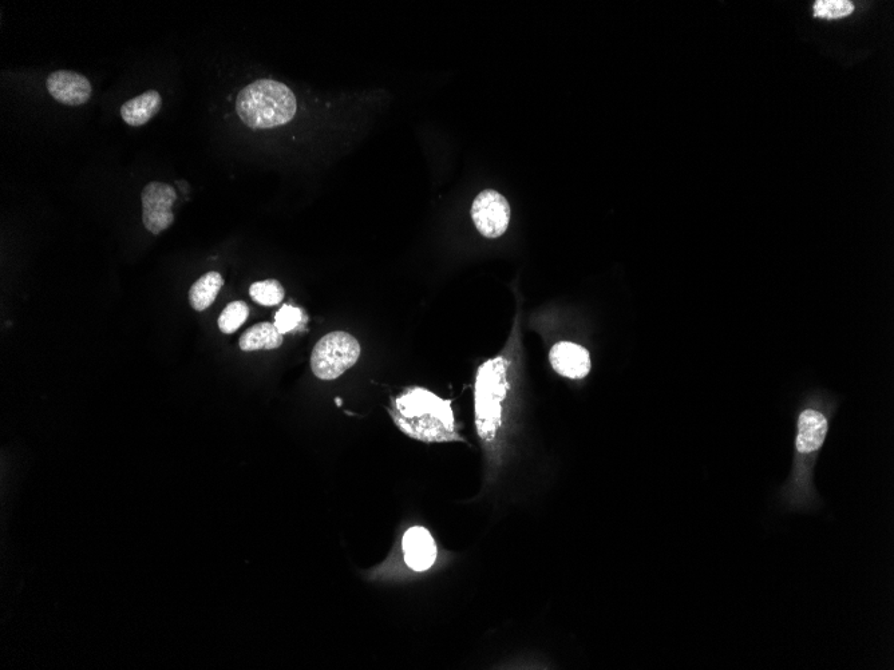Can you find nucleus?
I'll return each instance as SVG.
<instances>
[{
	"label": "nucleus",
	"mask_w": 894,
	"mask_h": 670,
	"mask_svg": "<svg viewBox=\"0 0 894 670\" xmlns=\"http://www.w3.org/2000/svg\"><path fill=\"white\" fill-rule=\"evenodd\" d=\"M390 414L399 430L421 442L462 440L456 431L450 400L439 398L426 388L414 387L403 392L394 400Z\"/></svg>",
	"instance_id": "f257e3e1"
},
{
	"label": "nucleus",
	"mask_w": 894,
	"mask_h": 670,
	"mask_svg": "<svg viewBox=\"0 0 894 670\" xmlns=\"http://www.w3.org/2000/svg\"><path fill=\"white\" fill-rule=\"evenodd\" d=\"M298 103L290 87L272 79H259L237 95L236 111L252 129H272L295 117Z\"/></svg>",
	"instance_id": "f03ea898"
},
{
	"label": "nucleus",
	"mask_w": 894,
	"mask_h": 670,
	"mask_svg": "<svg viewBox=\"0 0 894 670\" xmlns=\"http://www.w3.org/2000/svg\"><path fill=\"white\" fill-rule=\"evenodd\" d=\"M508 368V362L498 356L478 370L474 406L477 432L484 442H492L502 424V404L509 390Z\"/></svg>",
	"instance_id": "7ed1b4c3"
},
{
	"label": "nucleus",
	"mask_w": 894,
	"mask_h": 670,
	"mask_svg": "<svg viewBox=\"0 0 894 670\" xmlns=\"http://www.w3.org/2000/svg\"><path fill=\"white\" fill-rule=\"evenodd\" d=\"M361 356V344L347 332H331L316 343L311 368L320 380H335L354 367Z\"/></svg>",
	"instance_id": "20e7f679"
},
{
	"label": "nucleus",
	"mask_w": 894,
	"mask_h": 670,
	"mask_svg": "<svg viewBox=\"0 0 894 670\" xmlns=\"http://www.w3.org/2000/svg\"><path fill=\"white\" fill-rule=\"evenodd\" d=\"M142 221L153 235H160L174 222L173 204L177 193L173 186L164 182H150L141 194Z\"/></svg>",
	"instance_id": "39448f33"
},
{
	"label": "nucleus",
	"mask_w": 894,
	"mask_h": 670,
	"mask_svg": "<svg viewBox=\"0 0 894 670\" xmlns=\"http://www.w3.org/2000/svg\"><path fill=\"white\" fill-rule=\"evenodd\" d=\"M472 218L482 236L486 239H497L504 235L509 227V202L496 190H484L473 202Z\"/></svg>",
	"instance_id": "423d86ee"
},
{
	"label": "nucleus",
	"mask_w": 894,
	"mask_h": 670,
	"mask_svg": "<svg viewBox=\"0 0 894 670\" xmlns=\"http://www.w3.org/2000/svg\"><path fill=\"white\" fill-rule=\"evenodd\" d=\"M402 549L406 565L414 572H426L437 561V543L425 527H410L403 535Z\"/></svg>",
	"instance_id": "0eeeda50"
},
{
	"label": "nucleus",
	"mask_w": 894,
	"mask_h": 670,
	"mask_svg": "<svg viewBox=\"0 0 894 670\" xmlns=\"http://www.w3.org/2000/svg\"><path fill=\"white\" fill-rule=\"evenodd\" d=\"M47 90L55 101L63 105L79 106L92 97V85L89 79L74 71H55L47 78Z\"/></svg>",
	"instance_id": "6e6552de"
},
{
	"label": "nucleus",
	"mask_w": 894,
	"mask_h": 670,
	"mask_svg": "<svg viewBox=\"0 0 894 670\" xmlns=\"http://www.w3.org/2000/svg\"><path fill=\"white\" fill-rule=\"evenodd\" d=\"M553 370L564 378L584 379L591 371V356L584 347L571 342H560L549 352Z\"/></svg>",
	"instance_id": "1a4fd4ad"
},
{
	"label": "nucleus",
	"mask_w": 894,
	"mask_h": 670,
	"mask_svg": "<svg viewBox=\"0 0 894 670\" xmlns=\"http://www.w3.org/2000/svg\"><path fill=\"white\" fill-rule=\"evenodd\" d=\"M797 449L799 453H813L824 443L828 422L820 412L808 410L799 416Z\"/></svg>",
	"instance_id": "9d476101"
},
{
	"label": "nucleus",
	"mask_w": 894,
	"mask_h": 670,
	"mask_svg": "<svg viewBox=\"0 0 894 670\" xmlns=\"http://www.w3.org/2000/svg\"><path fill=\"white\" fill-rule=\"evenodd\" d=\"M162 99L156 90H148L138 97L130 99L121 107V117L130 126H142L148 124L158 111H160Z\"/></svg>",
	"instance_id": "9b49d317"
},
{
	"label": "nucleus",
	"mask_w": 894,
	"mask_h": 670,
	"mask_svg": "<svg viewBox=\"0 0 894 670\" xmlns=\"http://www.w3.org/2000/svg\"><path fill=\"white\" fill-rule=\"evenodd\" d=\"M283 344V333L275 324L260 323L253 325L241 335L239 346L245 352L260 350H276Z\"/></svg>",
	"instance_id": "f8f14e48"
},
{
	"label": "nucleus",
	"mask_w": 894,
	"mask_h": 670,
	"mask_svg": "<svg viewBox=\"0 0 894 670\" xmlns=\"http://www.w3.org/2000/svg\"><path fill=\"white\" fill-rule=\"evenodd\" d=\"M223 285L224 280L219 272H208L207 275L201 277L189 291L192 308L201 312L211 307Z\"/></svg>",
	"instance_id": "ddd939ff"
},
{
	"label": "nucleus",
	"mask_w": 894,
	"mask_h": 670,
	"mask_svg": "<svg viewBox=\"0 0 894 670\" xmlns=\"http://www.w3.org/2000/svg\"><path fill=\"white\" fill-rule=\"evenodd\" d=\"M249 295H251L252 300L256 301V303L272 307V305L282 303L284 299V288L282 287V284L276 280L259 281V283L251 285V288H249Z\"/></svg>",
	"instance_id": "4468645a"
},
{
	"label": "nucleus",
	"mask_w": 894,
	"mask_h": 670,
	"mask_svg": "<svg viewBox=\"0 0 894 670\" xmlns=\"http://www.w3.org/2000/svg\"><path fill=\"white\" fill-rule=\"evenodd\" d=\"M249 308L244 301H233L228 304L219 317L220 331L225 335H231L245 323L248 319Z\"/></svg>",
	"instance_id": "2eb2a0df"
},
{
	"label": "nucleus",
	"mask_w": 894,
	"mask_h": 670,
	"mask_svg": "<svg viewBox=\"0 0 894 670\" xmlns=\"http://www.w3.org/2000/svg\"><path fill=\"white\" fill-rule=\"evenodd\" d=\"M813 11L817 18L840 19L852 14L854 6L848 0H818Z\"/></svg>",
	"instance_id": "dca6fc26"
},
{
	"label": "nucleus",
	"mask_w": 894,
	"mask_h": 670,
	"mask_svg": "<svg viewBox=\"0 0 894 670\" xmlns=\"http://www.w3.org/2000/svg\"><path fill=\"white\" fill-rule=\"evenodd\" d=\"M302 319L303 313L299 308L292 307V305H284V307L276 313L275 325L280 333L286 335V333L294 331Z\"/></svg>",
	"instance_id": "f3484780"
}]
</instances>
